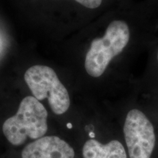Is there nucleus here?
Here are the masks:
<instances>
[{
  "label": "nucleus",
  "mask_w": 158,
  "mask_h": 158,
  "mask_svg": "<svg viewBox=\"0 0 158 158\" xmlns=\"http://www.w3.org/2000/svg\"><path fill=\"white\" fill-rule=\"evenodd\" d=\"M48 112L35 97H26L19 105L14 116L7 118L2 125L5 138L14 146L22 145L27 138H43L48 130Z\"/></svg>",
  "instance_id": "obj_1"
},
{
  "label": "nucleus",
  "mask_w": 158,
  "mask_h": 158,
  "mask_svg": "<svg viewBox=\"0 0 158 158\" xmlns=\"http://www.w3.org/2000/svg\"><path fill=\"white\" fill-rule=\"evenodd\" d=\"M122 133L128 157L158 158V127L143 110H128Z\"/></svg>",
  "instance_id": "obj_2"
},
{
  "label": "nucleus",
  "mask_w": 158,
  "mask_h": 158,
  "mask_svg": "<svg viewBox=\"0 0 158 158\" xmlns=\"http://www.w3.org/2000/svg\"><path fill=\"white\" fill-rule=\"evenodd\" d=\"M130 29L124 21H114L108 25L103 37L91 43L85 59V69L94 78L101 76L114 57L123 51L130 40Z\"/></svg>",
  "instance_id": "obj_3"
},
{
  "label": "nucleus",
  "mask_w": 158,
  "mask_h": 158,
  "mask_svg": "<svg viewBox=\"0 0 158 158\" xmlns=\"http://www.w3.org/2000/svg\"><path fill=\"white\" fill-rule=\"evenodd\" d=\"M70 144L57 136H43L27 144L21 152L22 158H74Z\"/></svg>",
  "instance_id": "obj_5"
},
{
  "label": "nucleus",
  "mask_w": 158,
  "mask_h": 158,
  "mask_svg": "<svg viewBox=\"0 0 158 158\" xmlns=\"http://www.w3.org/2000/svg\"><path fill=\"white\" fill-rule=\"evenodd\" d=\"M24 80L35 98L48 99L49 106L57 115L64 114L70 105L68 91L55 71L45 65H35L26 71Z\"/></svg>",
  "instance_id": "obj_4"
},
{
  "label": "nucleus",
  "mask_w": 158,
  "mask_h": 158,
  "mask_svg": "<svg viewBox=\"0 0 158 158\" xmlns=\"http://www.w3.org/2000/svg\"><path fill=\"white\" fill-rule=\"evenodd\" d=\"M82 155L83 158H129L124 142L117 138L102 142L95 135L85 142Z\"/></svg>",
  "instance_id": "obj_6"
},
{
  "label": "nucleus",
  "mask_w": 158,
  "mask_h": 158,
  "mask_svg": "<svg viewBox=\"0 0 158 158\" xmlns=\"http://www.w3.org/2000/svg\"><path fill=\"white\" fill-rule=\"evenodd\" d=\"M157 60H158V52H157Z\"/></svg>",
  "instance_id": "obj_8"
},
{
  "label": "nucleus",
  "mask_w": 158,
  "mask_h": 158,
  "mask_svg": "<svg viewBox=\"0 0 158 158\" xmlns=\"http://www.w3.org/2000/svg\"><path fill=\"white\" fill-rule=\"evenodd\" d=\"M75 1L87 8L94 9L100 7L102 0H75Z\"/></svg>",
  "instance_id": "obj_7"
}]
</instances>
